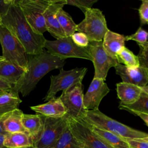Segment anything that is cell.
<instances>
[{"instance_id":"obj_1","label":"cell","mask_w":148,"mask_h":148,"mask_svg":"<svg viewBox=\"0 0 148 148\" xmlns=\"http://www.w3.org/2000/svg\"><path fill=\"white\" fill-rule=\"evenodd\" d=\"M2 23L21 43L28 55H37L43 51L46 38L33 30L16 0L2 17Z\"/></svg>"},{"instance_id":"obj_2","label":"cell","mask_w":148,"mask_h":148,"mask_svg":"<svg viewBox=\"0 0 148 148\" xmlns=\"http://www.w3.org/2000/svg\"><path fill=\"white\" fill-rule=\"evenodd\" d=\"M66 61L47 51L37 55H28V69L13 87V92L26 97L35 88L42 78L51 71L62 68Z\"/></svg>"},{"instance_id":"obj_3","label":"cell","mask_w":148,"mask_h":148,"mask_svg":"<svg viewBox=\"0 0 148 148\" xmlns=\"http://www.w3.org/2000/svg\"><path fill=\"white\" fill-rule=\"evenodd\" d=\"M87 123L112 132L122 138L143 139L148 134L131 128L106 116L99 109L87 110L83 119Z\"/></svg>"},{"instance_id":"obj_4","label":"cell","mask_w":148,"mask_h":148,"mask_svg":"<svg viewBox=\"0 0 148 148\" xmlns=\"http://www.w3.org/2000/svg\"><path fill=\"white\" fill-rule=\"evenodd\" d=\"M0 43L4 60L26 72L28 69V54L18 40L3 25L0 26Z\"/></svg>"},{"instance_id":"obj_5","label":"cell","mask_w":148,"mask_h":148,"mask_svg":"<svg viewBox=\"0 0 148 148\" xmlns=\"http://www.w3.org/2000/svg\"><path fill=\"white\" fill-rule=\"evenodd\" d=\"M84 16V18L77 24L76 31L85 34L90 42L102 41L109 30L102 12L97 8H91Z\"/></svg>"},{"instance_id":"obj_6","label":"cell","mask_w":148,"mask_h":148,"mask_svg":"<svg viewBox=\"0 0 148 148\" xmlns=\"http://www.w3.org/2000/svg\"><path fill=\"white\" fill-rule=\"evenodd\" d=\"M87 72V68L85 67L75 68L68 71L64 70L63 68L60 69L58 75L50 76V87L43 100L48 101L56 98V95L58 91H65L82 83Z\"/></svg>"},{"instance_id":"obj_7","label":"cell","mask_w":148,"mask_h":148,"mask_svg":"<svg viewBox=\"0 0 148 148\" xmlns=\"http://www.w3.org/2000/svg\"><path fill=\"white\" fill-rule=\"evenodd\" d=\"M45 48L50 54L65 60L68 58H82L92 61L87 47H80L73 42L71 36L56 39L54 40H47Z\"/></svg>"},{"instance_id":"obj_8","label":"cell","mask_w":148,"mask_h":148,"mask_svg":"<svg viewBox=\"0 0 148 148\" xmlns=\"http://www.w3.org/2000/svg\"><path fill=\"white\" fill-rule=\"evenodd\" d=\"M27 21L37 34H42L47 31L44 13L50 0H16Z\"/></svg>"},{"instance_id":"obj_9","label":"cell","mask_w":148,"mask_h":148,"mask_svg":"<svg viewBox=\"0 0 148 148\" xmlns=\"http://www.w3.org/2000/svg\"><path fill=\"white\" fill-rule=\"evenodd\" d=\"M66 118L72 134L82 148H110L94 133L83 119Z\"/></svg>"},{"instance_id":"obj_10","label":"cell","mask_w":148,"mask_h":148,"mask_svg":"<svg viewBox=\"0 0 148 148\" xmlns=\"http://www.w3.org/2000/svg\"><path fill=\"white\" fill-rule=\"evenodd\" d=\"M87 48L94 67V77L105 80L109 70L119 64L117 60L106 52L102 41L90 42Z\"/></svg>"},{"instance_id":"obj_11","label":"cell","mask_w":148,"mask_h":148,"mask_svg":"<svg viewBox=\"0 0 148 148\" xmlns=\"http://www.w3.org/2000/svg\"><path fill=\"white\" fill-rule=\"evenodd\" d=\"M83 97V86L82 83L62 91L59 97L66 110L65 117L74 119H83L85 117L87 110L84 106Z\"/></svg>"},{"instance_id":"obj_12","label":"cell","mask_w":148,"mask_h":148,"mask_svg":"<svg viewBox=\"0 0 148 148\" xmlns=\"http://www.w3.org/2000/svg\"><path fill=\"white\" fill-rule=\"evenodd\" d=\"M67 125L66 118H50L44 117L42 132L34 143L35 148H51L57 141Z\"/></svg>"},{"instance_id":"obj_13","label":"cell","mask_w":148,"mask_h":148,"mask_svg":"<svg viewBox=\"0 0 148 148\" xmlns=\"http://www.w3.org/2000/svg\"><path fill=\"white\" fill-rule=\"evenodd\" d=\"M109 91L110 90L105 80L94 77L83 97V103L86 109L87 110L99 109L102 99Z\"/></svg>"},{"instance_id":"obj_14","label":"cell","mask_w":148,"mask_h":148,"mask_svg":"<svg viewBox=\"0 0 148 148\" xmlns=\"http://www.w3.org/2000/svg\"><path fill=\"white\" fill-rule=\"evenodd\" d=\"M66 0H50L49 4L44 13L47 31L56 39L66 37L58 23L57 14L64 6Z\"/></svg>"},{"instance_id":"obj_15","label":"cell","mask_w":148,"mask_h":148,"mask_svg":"<svg viewBox=\"0 0 148 148\" xmlns=\"http://www.w3.org/2000/svg\"><path fill=\"white\" fill-rule=\"evenodd\" d=\"M116 73L120 76L122 82L143 87L148 84V69L142 66L127 67L117 64L114 67Z\"/></svg>"},{"instance_id":"obj_16","label":"cell","mask_w":148,"mask_h":148,"mask_svg":"<svg viewBox=\"0 0 148 148\" xmlns=\"http://www.w3.org/2000/svg\"><path fill=\"white\" fill-rule=\"evenodd\" d=\"M30 108L36 113L46 117L61 118L66 114V108L60 97L50 99L45 103Z\"/></svg>"},{"instance_id":"obj_17","label":"cell","mask_w":148,"mask_h":148,"mask_svg":"<svg viewBox=\"0 0 148 148\" xmlns=\"http://www.w3.org/2000/svg\"><path fill=\"white\" fill-rule=\"evenodd\" d=\"M116 91L120 103L124 105L135 103L139 99L142 92L141 87L123 82L116 84Z\"/></svg>"},{"instance_id":"obj_18","label":"cell","mask_w":148,"mask_h":148,"mask_svg":"<svg viewBox=\"0 0 148 148\" xmlns=\"http://www.w3.org/2000/svg\"><path fill=\"white\" fill-rule=\"evenodd\" d=\"M23 114V112L18 108L1 116V124L3 131L6 133L26 132L22 124Z\"/></svg>"},{"instance_id":"obj_19","label":"cell","mask_w":148,"mask_h":148,"mask_svg":"<svg viewBox=\"0 0 148 148\" xmlns=\"http://www.w3.org/2000/svg\"><path fill=\"white\" fill-rule=\"evenodd\" d=\"M125 42L124 35L109 29L102 40V45L106 52L112 58L116 59L117 54L125 47Z\"/></svg>"},{"instance_id":"obj_20","label":"cell","mask_w":148,"mask_h":148,"mask_svg":"<svg viewBox=\"0 0 148 148\" xmlns=\"http://www.w3.org/2000/svg\"><path fill=\"white\" fill-rule=\"evenodd\" d=\"M22 124L26 132L32 138L34 143L39 137L44 124V116L39 114H23Z\"/></svg>"},{"instance_id":"obj_21","label":"cell","mask_w":148,"mask_h":148,"mask_svg":"<svg viewBox=\"0 0 148 148\" xmlns=\"http://www.w3.org/2000/svg\"><path fill=\"white\" fill-rule=\"evenodd\" d=\"M88 124L94 133L110 148H130L123 138L109 131L99 128L88 123Z\"/></svg>"},{"instance_id":"obj_22","label":"cell","mask_w":148,"mask_h":148,"mask_svg":"<svg viewBox=\"0 0 148 148\" xmlns=\"http://www.w3.org/2000/svg\"><path fill=\"white\" fill-rule=\"evenodd\" d=\"M34 146L32 138L25 132L7 133L5 135L3 146L8 148H24Z\"/></svg>"},{"instance_id":"obj_23","label":"cell","mask_w":148,"mask_h":148,"mask_svg":"<svg viewBox=\"0 0 148 148\" xmlns=\"http://www.w3.org/2000/svg\"><path fill=\"white\" fill-rule=\"evenodd\" d=\"M24 71L15 65L5 60L0 61V77L13 87L19 81Z\"/></svg>"},{"instance_id":"obj_24","label":"cell","mask_w":148,"mask_h":148,"mask_svg":"<svg viewBox=\"0 0 148 148\" xmlns=\"http://www.w3.org/2000/svg\"><path fill=\"white\" fill-rule=\"evenodd\" d=\"M22 102L18 94L14 92L0 94V116L18 109Z\"/></svg>"},{"instance_id":"obj_25","label":"cell","mask_w":148,"mask_h":148,"mask_svg":"<svg viewBox=\"0 0 148 148\" xmlns=\"http://www.w3.org/2000/svg\"><path fill=\"white\" fill-rule=\"evenodd\" d=\"M57 17L65 36L66 37L72 36L76 31L77 24L73 21L70 14L62 8L58 12Z\"/></svg>"},{"instance_id":"obj_26","label":"cell","mask_w":148,"mask_h":148,"mask_svg":"<svg viewBox=\"0 0 148 148\" xmlns=\"http://www.w3.org/2000/svg\"><path fill=\"white\" fill-rule=\"evenodd\" d=\"M51 148H82L72 134L68 124L61 136Z\"/></svg>"},{"instance_id":"obj_27","label":"cell","mask_w":148,"mask_h":148,"mask_svg":"<svg viewBox=\"0 0 148 148\" xmlns=\"http://www.w3.org/2000/svg\"><path fill=\"white\" fill-rule=\"evenodd\" d=\"M116 59L119 64L127 67L134 68L139 66L138 56L135 55L126 47H124L117 54Z\"/></svg>"},{"instance_id":"obj_28","label":"cell","mask_w":148,"mask_h":148,"mask_svg":"<svg viewBox=\"0 0 148 148\" xmlns=\"http://www.w3.org/2000/svg\"><path fill=\"white\" fill-rule=\"evenodd\" d=\"M119 108L129 112L138 111L148 114V95L142 92L139 99L135 103L131 105H124L120 103Z\"/></svg>"},{"instance_id":"obj_29","label":"cell","mask_w":148,"mask_h":148,"mask_svg":"<svg viewBox=\"0 0 148 148\" xmlns=\"http://www.w3.org/2000/svg\"><path fill=\"white\" fill-rule=\"evenodd\" d=\"M134 40L137 42L138 44H142L148 40V32L139 27L138 30L133 34L125 36V41Z\"/></svg>"},{"instance_id":"obj_30","label":"cell","mask_w":148,"mask_h":148,"mask_svg":"<svg viewBox=\"0 0 148 148\" xmlns=\"http://www.w3.org/2000/svg\"><path fill=\"white\" fill-rule=\"evenodd\" d=\"M66 5L75 6L79 8L84 14L92 6L96 3L97 0H66Z\"/></svg>"},{"instance_id":"obj_31","label":"cell","mask_w":148,"mask_h":148,"mask_svg":"<svg viewBox=\"0 0 148 148\" xmlns=\"http://www.w3.org/2000/svg\"><path fill=\"white\" fill-rule=\"evenodd\" d=\"M138 45L140 49L138 55L139 66L148 69V41L144 43Z\"/></svg>"},{"instance_id":"obj_32","label":"cell","mask_w":148,"mask_h":148,"mask_svg":"<svg viewBox=\"0 0 148 148\" xmlns=\"http://www.w3.org/2000/svg\"><path fill=\"white\" fill-rule=\"evenodd\" d=\"M73 42L77 46L80 47H87L89 45V40L87 36L82 32H75L72 36Z\"/></svg>"},{"instance_id":"obj_33","label":"cell","mask_w":148,"mask_h":148,"mask_svg":"<svg viewBox=\"0 0 148 148\" xmlns=\"http://www.w3.org/2000/svg\"><path fill=\"white\" fill-rule=\"evenodd\" d=\"M140 24L148 25V0H142L138 9Z\"/></svg>"},{"instance_id":"obj_34","label":"cell","mask_w":148,"mask_h":148,"mask_svg":"<svg viewBox=\"0 0 148 148\" xmlns=\"http://www.w3.org/2000/svg\"><path fill=\"white\" fill-rule=\"evenodd\" d=\"M130 148H148V142L143 139L123 138Z\"/></svg>"},{"instance_id":"obj_35","label":"cell","mask_w":148,"mask_h":148,"mask_svg":"<svg viewBox=\"0 0 148 148\" xmlns=\"http://www.w3.org/2000/svg\"><path fill=\"white\" fill-rule=\"evenodd\" d=\"M14 0H0V26L2 25V18L6 15Z\"/></svg>"},{"instance_id":"obj_36","label":"cell","mask_w":148,"mask_h":148,"mask_svg":"<svg viewBox=\"0 0 148 148\" xmlns=\"http://www.w3.org/2000/svg\"><path fill=\"white\" fill-rule=\"evenodd\" d=\"M13 92V86L0 77V94Z\"/></svg>"},{"instance_id":"obj_37","label":"cell","mask_w":148,"mask_h":148,"mask_svg":"<svg viewBox=\"0 0 148 148\" xmlns=\"http://www.w3.org/2000/svg\"><path fill=\"white\" fill-rule=\"evenodd\" d=\"M130 113L139 117L146 124V125L148 127V114L138 112V111H131Z\"/></svg>"},{"instance_id":"obj_38","label":"cell","mask_w":148,"mask_h":148,"mask_svg":"<svg viewBox=\"0 0 148 148\" xmlns=\"http://www.w3.org/2000/svg\"><path fill=\"white\" fill-rule=\"evenodd\" d=\"M5 135L0 134V148L3 147V142H4Z\"/></svg>"},{"instance_id":"obj_39","label":"cell","mask_w":148,"mask_h":148,"mask_svg":"<svg viewBox=\"0 0 148 148\" xmlns=\"http://www.w3.org/2000/svg\"><path fill=\"white\" fill-rule=\"evenodd\" d=\"M141 88H142V92H145V93H146V94L148 95V84L146 86H145L143 87H142Z\"/></svg>"},{"instance_id":"obj_40","label":"cell","mask_w":148,"mask_h":148,"mask_svg":"<svg viewBox=\"0 0 148 148\" xmlns=\"http://www.w3.org/2000/svg\"><path fill=\"white\" fill-rule=\"evenodd\" d=\"M0 134H3V135H5V134H7V133H6V132L3 131V128H2V126H1V116H0Z\"/></svg>"},{"instance_id":"obj_41","label":"cell","mask_w":148,"mask_h":148,"mask_svg":"<svg viewBox=\"0 0 148 148\" xmlns=\"http://www.w3.org/2000/svg\"><path fill=\"white\" fill-rule=\"evenodd\" d=\"M2 148H8V147H5V146H3V147H2ZM24 148H35V147H34V146H31V147H24Z\"/></svg>"},{"instance_id":"obj_42","label":"cell","mask_w":148,"mask_h":148,"mask_svg":"<svg viewBox=\"0 0 148 148\" xmlns=\"http://www.w3.org/2000/svg\"><path fill=\"white\" fill-rule=\"evenodd\" d=\"M4 60V58H3V57H2V56H0V61H2V60Z\"/></svg>"},{"instance_id":"obj_43","label":"cell","mask_w":148,"mask_h":148,"mask_svg":"<svg viewBox=\"0 0 148 148\" xmlns=\"http://www.w3.org/2000/svg\"><path fill=\"white\" fill-rule=\"evenodd\" d=\"M143 139H144V140H146V141H147V142H148V136H147V137H146V138H143Z\"/></svg>"}]
</instances>
